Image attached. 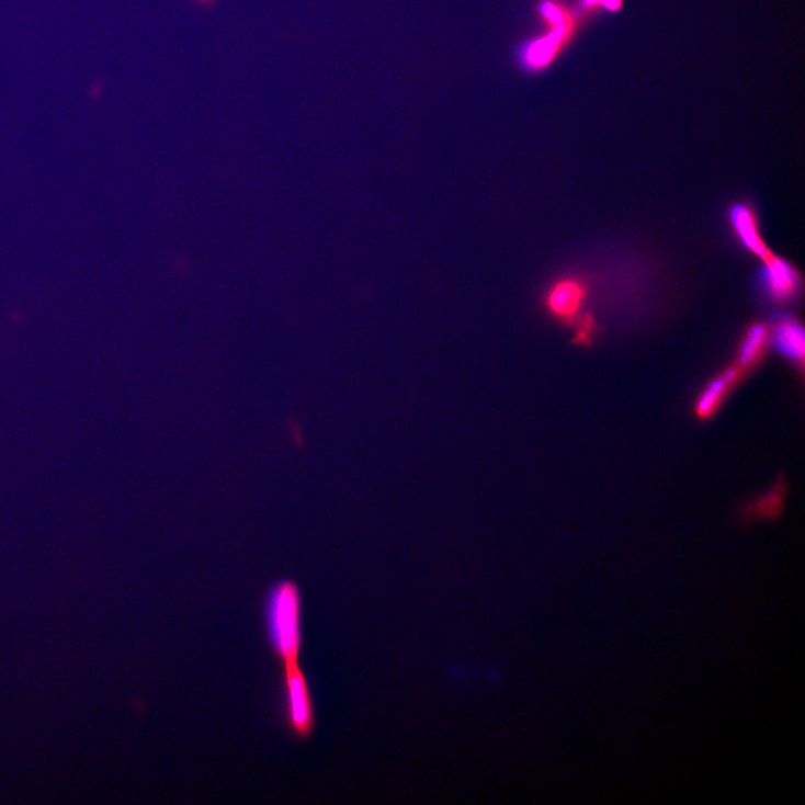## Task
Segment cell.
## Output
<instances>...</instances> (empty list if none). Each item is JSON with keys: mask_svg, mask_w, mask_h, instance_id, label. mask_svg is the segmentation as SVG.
<instances>
[{"mask_svg": "<svg viewBox=\"0 0 805 805\" xmlns=\"http://www.w3.org/2000/svg\"><path fill=\"white\" fill-rule=\"evenodd\" d=\"M269 646L282 665L298 661L304 644L303 599L298 586L282 580L271 586L264 603Z\"/></svg>", "mask_w": 805, "mask_h": 805, "instance_id": "1", "label": "cell"}, {"mask_svg": "<svg viewBox=\"0 0 805 805\" xmlns=\"http://www.w3.org/2000/svg\"><path fill=\"white\" fill-rule=\"evenodd\" d=\"M282 685L285 725L296 737L306 739L315 729L316 714L311 689L298 661L283 665Z\"/></svg>", "mask_w": 805, "mask_h": 805, "instance_id": "2", "label": "cell"}, {"mask_svg": "<svg viewBox=\"0 0 805 805\" xmlns=\"http://www.w3.org/2000/svg\"><path fill=\"white\" fill-rule=\"evenodd\" d=\"M763 262L762 285L770 299L780 305L795 299L801 286L798 271L789 261L774 254Z\"/></svg>", "mask_w": 805, "mask_h": 805, "instance_id": "3", "label": "cell"}, {"mask_svg": "<svg viewBox=\"0 0 805 805\" xmlns=\"http://www.w3.org/2000/svg\"><path fill=\"white\" fill-rule=\"evenodd\" d=\"M588 297L587 285L580 279L557 281L546 296V308L556 319L572 322L579 317Z\"/></svg>", "mask_w": 805, "mask_h": 805, "instance_id": "4", "label": "cell"}, {"mask_svg": "<svg viewBox=\"0 0 805 805\" xmlns=\"http://www.w3.org/2000/svg\"><path fill=\"white\" fill-rule=\"evenodd\" d=\"M729 220L735 235L747 250L763 261L773 254L762 239L759 220L751 206L744 203L734 205L729 212Z\"/></svg>", "mask_w": 805, "mask_h": 805, "instance_id": "5", "label": "cell"}, {"mask_svg": "<svg viewBox=\"0 0 805 805\" xmlns=\"http://www.w3.org/2000/svg\"><path fill=\"white\" fill-rule=\"evenodd\" d=\"M775 349L791 362L802 366L805 354V337L802 325L792 317L779 319L772 331Z\"/></svg>", "mask_w": 805, "mask_h": 805, "instance_id": "6", "label": "cell"}, {"mask_svg": "<svg viewBox=\"0 0 805 805\" xmlns=\"http://www.w3.org/2000/svg\"><path fill=\"white\" fill-rule=\"evenodd\" d=\"M742 372L744 370L736 364L707 385L698 400L696 411L701 418H708L717 410L725 395L741 377Z\"/></svg>", "mask_w": 805, "mask_h": 805, "instance_id": "7", "label": "cell"}, {"mask_svg": "<svg viewBox=\"0 0 805 805\" xmlns=\"http://www.w3.org/2000/svg\"><path fill=\"white\" fill-rule=\"evenodd\" d=\"M769 340V328L764 324H753L742 338L737 365L741 370L752 367L761 360Z\"/></svg>", "mask_w": 805, "mask_h": 805, "instance_id": "8", "label": "cell"}, {"mask_svg": "<svg viewBox=\"0 0 805 805\" xmlns=\"http://www.w3.org/2000/svg\"><path fill=\"white\" fill-rule=\"evenodd\" d=\"M192 2H194V3L199 4V5L208 7V5L213 4L215 2V0H192Z\"/></svg>", "mask_w": 805, "mask_h": 805, "instance_id": "9", "label": "cell"}]
</instances>
